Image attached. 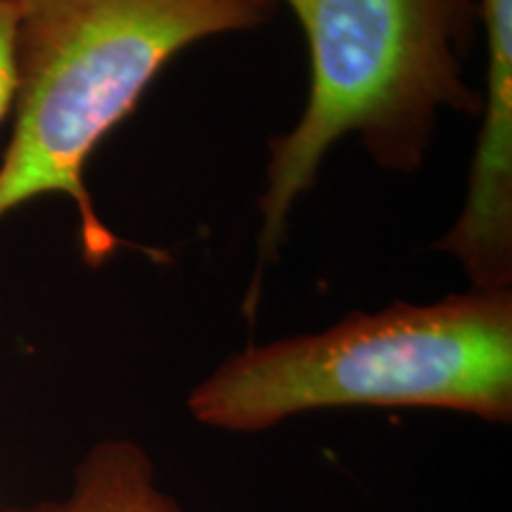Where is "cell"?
Segmentation results:
<instances>
[{
    "mask_svg": "<svg viewBox=\"0 0 512 512\" xmlns=\"http://www.w3.org/2000/svg\"><path fill=\"white\" fill-rule=\"evenodd\" d=\"M15 124L0 162V219L38 195L79 211L83 259L119 247L86 188L88 159L171 57L209 36L264 27L278 0H12Z\"/></svg>",
    "mask_w": 512,
    "mask_h": 512,
    "instance_id": "1",
    "label": "cell"
},
{
    "mask_svg": "<svg viewBox=\"0 0 512 512\" xmlns=\"http://www.w3.org/2000/svg\"><path fill=\"white\" fill-rule=\"evenodd\" d=\"M342 406H418L512 420V294L470 290L434 304L351 313L316 335L230 356L192 389V418L264 432Z\"/></svg>",
    "mask_w": 512,
    "mask_h": 512,
    "instance_id": "2",
    "label": "cell"
},
{
    "mask_svg": "<svg viewBox=\"0 0 512 512\" xmlns=\"http://www.w3.org/2000/svg\"><path fill=\"white\" fill-rule=\"evenodd\" d=\"M302 24L311 86L297 126L271 140L259 261L278 254L294 204L344 136L389 171L420 169L439 112H482L465 81L477 0H283Z\"/></svg>",
    "mask_w": 512,
    "mask_h": 512,
    "instance_id": "3",
    "label": "cell"
},
{
    "mask_svg": "<svg viewBox=\"0 0 512 512\" xmlns=\"http://www.w3.org/2000/svg\"><path fill=\"white\" fill-rule=\"evenodd\" d=\"M5 512H185L157 484L155 463L131 439L95 444L74 472L72 491L60 501H43Z\"/></svg>",
    "mask_w": 512,
    "mask_h": 512,
    "instance_id": "4",
    "label": "cell"
},
{
    "mask_svg": "<svg viewBox=\"0 0 512 512\" xmlns=\"http://www.w3.org/2000/svg\"><path fill=\"white\" fill-rule=\"evenodd\" d=\"M15 3L0 0V121L15 105Z\"/></svg>",
    "mask_w": 512,
    "mask_h": 512,
    "instance_id": "5",
    "label": "cell"
}]
</instances>
